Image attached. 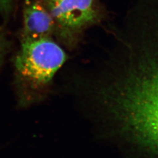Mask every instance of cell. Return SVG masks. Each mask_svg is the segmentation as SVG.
Wrapping results in <instances>:
<instances>
[{
	"instance_id": "obj_1",
	"label": "cell",
	"mask_w": 158,
	"mask_h": 158,
	"mask_svg": "<svg viewBox=\"0 0 158 158\" xmlns=\"http://www.w3.org/2000/svg\"><path fill=\"white\" fill-rule=\"evenodd\" d=\"M123 27L92 85L94 111L127 152L158 158V0L136 5Z\"/></svg>"
},
{
	"instance_id": "obj_2",
	"label": "cell",
	"mask_w": 158,
	"mask_h": 158,
	"mask_svg": "<svg viewBox=\"0 0 158 158\" xmlns=\"http://www.w3.org/2000/svg\"><path fill=\"white\" fill-rule=\"evenodd\" d=\"M67 59L64 49L53 38L21 42L14 61L20 87L27 93L42 92Z\"/></svg>"
},
{
	"instance_id": "obj_3",
	"label": "cell",
	"mask_w": 158,
	"mask_h": 158,
	"mask_svg": "<svg viewBox=\"0 0 158 158\" xmlns=\"http://www.w3.org/2000/svg\"><path fill=\"white\" fill-rule=\"evenodd\" d=\"M55 23L58 41L67 48H77L92 27L101 25L108 12L101 0H42Z\"/></svg>"
},
{
	"instance_id": "obj_4",
	"label": "cell",
	"mask_w": 158,
	"mask_h": 158,
	"mask_svg": "<svg viewBox=\"0 0 158 158\" xmlns=\"http://www.w3.org/2000/svg\"><path fill=\"white\" fill-rule=\"evenodd\" d=\"M55 23L42 0H27L23 10L21 42L52 38Z\"/></svg>"
},
{
	"instance_id": "obj_5",
	"label": "cell",
	"mask_w": 158,
	"mask_h": 158,
	"mask_svg": "<svg viewBox=\"0 0 158 158\" xmlns=\"http://www.w3.org/2000/svg\"><path fill=\"white\" fill-rule=\"evenodd\" d=\"M7 50V41L4 34L0 31V67Z\"/></svg>"
},
{
	"instance_id": "obj_6",
	"label": "cell",
	"mask_w": 158,
	"mask_h": 158,
	"mask_svg": "<svg viewBox=\"0 0 158 158\" xmlns=\"http://www.w3.org/2000/svg\"><path fill=\"white\" fill-rule=\"evenodd\" d=\"M10 0H0V9L5 13H7L9 11V7L10 6Z\"/></svg>"
}]
</instances>
